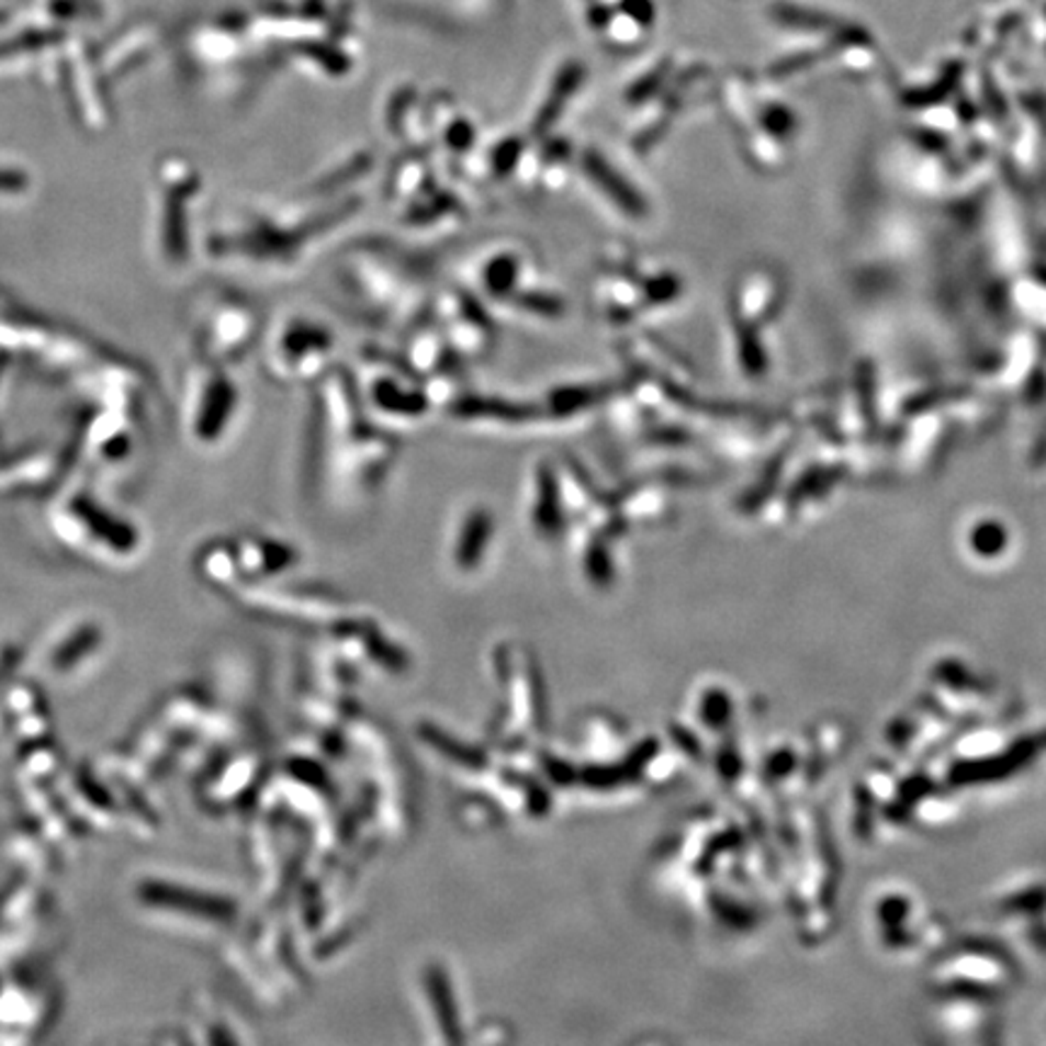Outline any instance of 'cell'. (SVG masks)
Masks as SVG:
<instances>
[{"instance_id": "1", "label": "cell", "mask_w": 1046, "mask_h": 1046, "mask_svg": "<svg viewBox=\"0 0 1046 1046\" xmlns=\"http://www.w3.org/2000/svg\"><path fill=\"white\" fill-rule=\"evenodd\" d=\"M202 172L184 156L160 158L150 187V248L168 274H182L196 255V204Z\"/></svg>"}, {"instance_id": "2", "label": "cell", "mask_w": 1046, "mask_h": 1046, "mask_svg": "<svg viewBox=\"0 0 1046 1046\" xmlns=\"http://www.w3.org/2000/svg\"><path fill=\"white\" fill-rule=\"evenodd\" d=\"M260 327L257 305L230 289H204L190 305V337L199 361L233 367L252 349Z\"/></svg>"}, {"instance_id": "3", "label": "cell", "mask_w": 1046, "mask_h": 1046, "mask_svg": "<svg viewBox=\"0 0 1046 1046\" xmlns=\"http://www.w3.org/2000/svg\"><path fill=\"white\" fill-rule=\"evenodd\" d=\"M230 369L194 359L182 387L184 431L194 446L214 449L226 441L240 413V393Z\"/></svg>"}, {"instance_id": "4", "label": "cell", "mask_w": 1046, "mask_h": 1046, "mask_svg": "<svg viewBox=\"0 0 1046 1046\" xmlns=\"http://www.w3.org/2000/svg\"><path fill=\"white\" fill-rule=\"evenodd\" d=\"M333 355V333L311 317L289 315L281 320L267 345V371L281 383L308 381L325 369Z\"/></svg>"}, {"instance_id": "5", "label": "cell", "mask_w": 1046, "mask_h": 1046, "mask_svg": "<svg viewBox=\"0 0 1046 1046\" xmlns=\"http://www.w3.org/2000/svg\"><path fill=\"white\" fill-rule=\"evenodd\" d=\"M443 337L468 357H482L492 345V325L487 315L477 308H468L463 293H451L443 299Z\"/></svg>"}, {"instance_id": "6", "label": "cell", "mask_w": 1046, "mask_h": 1046, "mask_svg": "<svg viewBox=\"0 0 1046 1046\" xmlns=\"http://www.w3.org/2000/svg\"><path fill=\"white\" fill-rule=\"evenodd\" d=\"M580 168L584 170L586 180H589L594 190L601 192L608 204L620 209L622 216H628L632 221H642L644 216H648V204H644V199L632 190L626 178H620V175L614 170V166L604 158V153L584 150L580 158Z\"/></svg>"}, {"instance_id": "7", "label": "cell", "mask_w": 1046, "mask_h": 1046, "mask_svg": "<svg viewBox=\"0 0 1046 1046\" xmlns=\"http://www.w3.org/2000/svg\"><path fill=\"white\" fill-rule=\"evenodd\" d=\"M526 255L519 250H499L480 265V289L492 301L511 303L526 291Z\"/></svg>"}, {"instance_id": "8", "label": "cell", "mask_w": 1046, "mask_h": 1046, "mask_svg": "<svg viewBox=\"0 0 1046 1046\" xmlns=\"http://www.w3.org/2000/svg\"><path fill=\"white\" fill-rule=\"evenodd\" d=\"M371 403L383 409V413L393 415V417H403V419H417L429 409V395H419V393H409L405 391L391 375L385 379H375L371 385Z\"/></svg>"}, {"instance_id": "9", "label": "cell", "mask_w": 1046, "mask_h": 1046, "mask_svg": "<svg viewBox=\"0 0 1046 1046\" xmlns=\"http://www.w3.org/2000/svg\"><path fill=\"white\" fill-rule=\"evenodd\" d=\"M32 190L30 172L13 162L0 160V202L5 199H20Z\"/></svg>"}]
</instances>
